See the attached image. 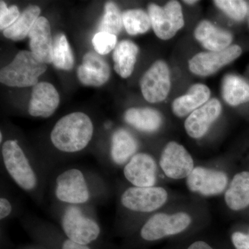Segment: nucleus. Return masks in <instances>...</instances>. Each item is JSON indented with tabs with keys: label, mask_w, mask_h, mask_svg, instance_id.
Listing matches in <instances>:
<instances>
[{
	"label": "nucleus",
	"mask_w": 249,
	"mask_h": 249,
	"mask_svg": "<svg viewBox=\"0 0 249 249\" xmlns=\"http://www.w3.org/2000/svg\"><path fill=\"white\" fill-rule=\"evenodd\" d=\"M93 132V124L89 116L85 113L73 112L56 123L51 133V140L60 151L76 152L89 144Z\"/></svg>",
	"instance_id": "nucleus-1"
},
{
	"label": "nucleus",
	"mask_w": 249,
	"mask_h": 249,
	"mask_svg": "<svg viewBox=\"0 0 249 249\" xmlns=\"http://www.w3.org/2000/svg\"><path fill=\"white\" fill-rule=\"evenodd\" d=\"M47 70V64L32 52L21 51L11 63L1 69L0 82L11 88L34 87L38 83L39 77Z\"/></svg>",
	"instance_id": "nucleus-2"
},
{
	"label": "nucleus",
	"mask_w": 249,
	"mask_h": 249,
	"mask_svg": "<svg viewBox=\"0 0 249 249\" xmlns=\"http://www.w3.org/2000/svg\"><path fill=\"white\" fill-rule=\"evenodd\" d=\"M3 160L8 173L18 186L30 191L37 184V178L24 152L16 141L3 144Z\"/></svg>",
	"instance_id": "nucleus-3"
},
{
	"label": "nucleus",
	"mask_w": 249,
	"mask_h": 249,
	"mask_svg": "<svg viewBox=\"0 0 249 249\" xmlns=\"http://www.w3.org/2000/svg\"><path fill=\"white\" fill-rule=\"evenodd\" d=\"M148 15L156 35L161 40H169L184 25L181 6L178 1H170L163 7L151 4Z\"/></svg>",
	"instance_id": "nucleus-4"
},
{
	"label": "nucleus",
	"mask_w": 249,
	"mask_h": 249,
	"mask_svg": "<svg viewBox=\"0 0 249 249\" xmlns=\"http://www.w3.org/2000/svg\"><path fill=\"white\" fill-rule=\"evenodd\" d=\"M192 219L186 213H178L169 215L158 213L150 217L141 231V236L146 241H156L177 235L186 230Z\"/></svg>",
	"instance_id": "nucleus-5"
},
{
	"label": "nucleus",
	"mask_w": 249,
	"mask_h": 249,
	"mask_svg": "<svg viewBox=\"0 0 249 249\" xmlns=\"http://www.w3.org/2000/svg\"><path fill=\"white\" fill-rule=\"evenodd\" d=\"M62 227L69 240L83 245L96 240L101 232L97 223L76 207L66 210L62 217Z\"/></svg>",
	"instance_id": "nucleus-6"
},
{
	"label": "nucleus",
	"mask_w": 249,
	"mask_h": 249,
	"mask_svg": "<svg viewBox=\"0 0 249 249\" xmlns=\"http://www.w3.org/2000/svg\"><path fill=\"white\" fill-rule=\"evenodd\" d=\"M168 193L160 187H131L121 196L126 209L141 213H150L166 202Z\"/></svg>",
	"instance_id": "nucleus-7"
},
{
	"label": "nucleus",
	"mask_w": 249,
	"mask_h": 249,
	"mask_svg": "<svg viewBox=\"0 0 249 249\" xmlns=\"http://www.w3.org/2000/svg\"><path fill=\"white\" fill-rule=\"evenodd\" d=\"M142 96L149 103L164 101L170 92L171 82L169 68L163 60H157L142 76L140 81Z\"/></svg>",
	"instance_id": "nucleus-8"
},
{
	"label": "nucleus",
	"mask_w": 249,
	"mask_h": 249,
	"mask_svg": "<svg viewBox=\"0 0 249 249\" xmlns=\"http://www.w3.org/2000/svg\"><path fill=\"white\" fill-rule=\"evenodd\" d=\"M160 163L165 175L174 179L188 178L195 168L191 155L183 145L174 142L163 149Z\"/></svg>",
	"instance_id": "nucleus-9"
},
{
	"label": "nucleus",
	"mask_w": 249,
	"mask_h": 249,
	"mask_svg": "<svg viewBox=\"0 0 249 249\" xmlns=\"http://www.w3.org/2000/svg\"><path fill=\"white\" fill-rule=\"evenodd\" d=\"M242 53L240 46L232 45L221 52H202L189 60V69L195 74L207 76L235 60Z\"/></svg>",
	"instance_id": "nucleus-10"
},
{
	"label": "nucleus",
	"mask_w": 249,
	"mask_h": 249,
	"mask_svg": "<svg viewBox=\"0 0 249 249\" xmlns=\"http://www.w3.org/2000/svg\"><path fill=\"white\" fill-rule=\"evenodd\" d=\"M55 195L59 200L70 204H84L89 199V193L84 175L79 170L71 169L59 175Z\"/></svg>",
	"instance_id": "nucleus-11"
},
{
	"label": "nucleus",
	"mask_w": 249,
	"mask_h": 249,
	"mask_svg": "<svg viewBox=\"0 0 249 249\" xmlns=\"http://www.w3.org/2000/svg\"><path fill=\"white\" fill-rule=\"evenodd\" d=\"M229 178L227 174L219 170L196 167L187 178L190 191L204 196L221 194L226 189Z\"/></svg>",
	"instance_id": "nucleus-12"
},
{
	"label": "nucleus",
	"mask_w": 249,
	"mask_h": 249,
	"mask_svg": "<svg viewBox=\"0 0 249 249\" xmlns=\"http://www.w3.org/2000/svg\"><path fill=\"white\" fill-rule=\"evenodd\" d=\"M124 175L136 187H152L157 181V163L150 155L137 154L124 167Z\"/></svg>",
	"instance_id": "nucleus-13"
},
{
	"label": "nucleus",
	"mask_w": 249,
	"mask_h": 249,
	"mask_svg": "<svg viewBox=\"0 0 249 249\" xmlns=\"http://www.w3.org/2000/svg\"><path fill=\"white\" fill-rule=\"evenodd\" d=\"M222 111L221 103L216 98L192 112L185 121V129L192 138L199 139L208 132Z\"/></svg>",
	"instance_id": "nucleus-14"
},
{
	"label": "nucleus",
	"mask_w": 249,
	"mask_h": 249,
	"mask_svg": "<svg viewBox=\"0 0 249 249\" xmlns=\"http://www.w3.org/2000/svg\"><path fill=\"white\" fill-rule=\"evenodd\" d=\"M77 76L82 84L87 86H102L109 79L110 68L99 54L90 52L83 56V63L77 70Z\"/></svg>",
	"instance_id": "nucleus-15"
},
{
	"label": "nucleus",
	"mask_w": 249,
	"mask_h": 249,
	"mask_svg": "<svg viewBox=\"0 0 249 249\" xmlns=\"http://www.w3.org/2000/svg\"><path fill=\"white\" fill-rule=\"evenodd\" d=\"M60 104V96L55 87L47 82L37 83L33 88L29 112L35 117L48 118Z\"/></svg>",
	"instance_id": "nucleus-16"
},
{
	"label": "nucleus",
	"mask_w": 249,
	"mask_h": 249,
	"mask_svg": "<svg viewBox=\"0 0 249 249\" xmlns=\"http://www.w3.org/2000/svg\"><path fill=\"white\" fill-rule=\"evenodd\" d=\"M28 37L31 52L45 64L52 62L53 42L48 19L40 17L31 28Z\"/></svg>",
	"instance_id": "nucleus-17"
},
{
	"label": "nucleus",
	"mask_w": 249,
	"mask_h": 249,
	"mask_svg": "<svg viewBox=\"0 0 249 249\" xmlns=\"http://www.w3.org/2000/svg\"><path fill=\"white\" fill-rule=\"evenodd\" d=\"M195 37L204 48L211 52L224 50L230 47L232 40L231 33L216 27L207 20L198 24L195 31Z\"/></svg>",
	"instance_id": "nucleus-18"
},
{
	"label": "nucleus",
	"mask_w": 249,
	"mask_h": 249,
	"mask_svg": "<svg viewBox=\"0 0 249 249\" xmlns=\"http://www.w3.org/2000/svg\"><path fill=\"white\" fill-rule=\"evenodd\" d=\"M211 91L206 85H193L186 95L174 101L173 111L175 115L183 117L204 106L209 101Z\"/></svg>",
	"instance_id": "nucleus-19"
},
{
	"label": "nucleus",
	"mask_w": 249,
	"mask_h": 249,
	"mask_svg": "<svg viewBox=\"0 0 249 249\" xmlns=\"http://www.w3.org/2000/svg\"><path fill=\"white\" fill-rule=\"evenodd\" d=\"M225 201L229 209L237 211L249 206V172L235 175L225 193Z\"/></svg>",
	"instance_id": "nucleus-20"
},
{
	"label": "nucleus",
	"mask_w": 249,
	"mask_h": 249,
	"mask_svg": "<svg viewBox=\"0 0 249 249\" xmlns=\"http://www.w3.org/2000/svg\"><path fill=\"white\" fill-rule=\"evenodd\" d=\"M138 53L139 47L132 41L123 40L118 44L112 56L114 70L119 76L127 78L132 75Z\"/></svg>",
	"instance_id": "nucleus-21"
},
{
	"label": "nucleus",
	"mask_w": 249,
	"mask_h": 249,
	"mask_svg": "<svg viewBox=\"0 0 249 249\" xmlns=\"http://www.w3.org/2000/svg\"><path fill=\"white\" fill-rule=\"evenodd\" d=\"M124 118L127 124L142 132H156L162 124L160 113L150 108H131L125 111Z\"/></svg>",
	"instance_id": "nucleus-22"
},
{
	"label": "nucleus",
	"mask_w": 249,
	"mask_h": 249,
	"mask_svg": "<svg viewBox=\"0 0 249 249\" xmlns=\"http://www.w3.org/2000/svg\"><path fill=\"white\" fill-rule=\"evenodd\" d=\"M138 148L137 140L124 129H119L111 138V158L116 164L122 165L134 155Z\"/></svg>",
	"instance_id": "nucleus-23"
},
{
	"label": "nucleus",
	"mask_w": 249,
	"mask_h": 249,
	"mask_svg": "<svg viewBox=\"0 0 249 249\" xmlns=\"http://www.w3.org/2000/svg\"><path fill=\"white\" fill-rule=\"evenodd\" d=\"M41 12L40 8L36 5H31L23 11L19 18L7 29L3 31L6 38L14 41L22 40L25 38L31 28L38 19Z\"/></svg>",
	"instance_id": "nucleus-24"
},
{
	"label": "nucleus",
	"mask_w": 249,
	"mask_h": 249,
	"mask_svg": "<svg viewBox=\"0 0 249 249\" xmlns=\"http://www.w3.org/2000/svg\"><path fill=\"white\" fill-rule=\"evenodd\" d=\"M222 95L232 106L249 102V84L240 77L229 75L223 80Z\"/></svg>",
	"instance_id": "nucleus-25"
},
{
	"label": "nucleus",
	"mask_w": 249,
	"mask_h": 249,
	"mask_svg": "<svg viewBox=\"0 0 249 249\" xmlns=\"http://www.w3.org/2000/svg\"><path fill=\"white\" fill-rule=\"evenodd\" d=\"M52 62L56 68L65 71L74 66V56L65 34H59L54 39Z\"/></svg>",
	"instance_id": "nucleus-26"
},
{
	"label": "nucleus",
	"mask_w": 249,
	"mask_h": 249,
	"mask_svg": "<svg viewBox=\"0 0 249 249\" xmlns=\"http://www.w3.org/2000/svg\"><path fill=\"white\" fill-rule=\"evenodd\" d=\"M125 30L131 36L145 34L151 27L150 16L142 9H129L123 14Z\"/></svg>",
	"instance_id": "nucleus-27"
},
{
	"label": "nucleus",
	"mask_w": 249,
	"mask_h": 249,
	"mask_svg": "<svg viewBox=\"0 0 249 249\" xmlns=\"http://www.w3.org/2000/svg\"><path fill=\"white\" fill-rule=\"evenodd\" d=\"M123 14L117 5L112 1H108L105 6L104 15L98 26L99 32H106L117 36L122 29Z\"/></svg>",
	"instance_id": "nucleus-28"
},
{
	"label": "nucleus",
	"mask_w": 249,
	"mask_h": 249,
	"mask_svg": "<svg viewBox=\"0 0 249 249\" xmlns=\"http://www.w3.org/2000/svg\"><path fill=\"white\" fill-rule=\"evenodd\" d=\"M214 4L235 20H242L248 12L245 1L242 0H216Z\"/></svg>",
	"instance_id": "nucleus-29"
},
{
	"label": "nucleus",
	"mask_w": 249,
	"mask_h": 249,
	"mask_svg": "<svg viewBox=\"0 0 249 249\" xmlns=\"http://www.w3.org/2000/svg\"><path fill=\"white\" fill-rule=\"evenodd\" d=\"M117 37L113 34L106 32H98L92 39V45L96 53L106 55L116 48Z\"/></svg>",
	"instance_id": "nucleus-30"
},
{
	"label": "nucleus",
	"mask_w": 249,
	"mask_h": 249,
	"mask_svg": "<svg viewBox=\"0 0 249 249\" xmlns=\"http://www.w3.org/2000/svg\"><path fill=\"white\" fill-rule=\"evenodd\" d=\"M19 11L17 6L7 7L4 1H0V29L4 31L7 29L19 18Z\"/></svg>",
	"instance_id": "nucleus-31"
},
{
	"label": "nucleus",
	"mask_w": 249,
	"mask_h": 249,
	"mask_svg": "<svg viewBox=\"0 0 249 249\" xmlns=\"http://www.w3.org/2000/svg\"><path fill=\"white\" fill-rule=\"evenodd\" d=\"M232 245L236 249H249V232H235L231 236Z\"/></svg>",
	"instance_id": "nucleus-32"
},
{
	"label": "nucleus",
	"mask_w": 249,
	"mask_h": 249,
	"mask_svg": "<svg viewBox=\"0 0 249 249\" xmlns=\"http://www.w3.org/2000/svg\"><path fill=\"white\" fill-rule=\"evenodd\" d=\"M12 211V207L9 201L5 198L0 199V218L1 219L9 216Z\"/></svg>",
	"instance_id": "nucleus-33"
},
{
	"label": "nucleus",
	"mask_w": 249,
	"mask_h": 249,
	"mask_svg": "<svg viewBox=\"0 0 249 249\" xmlns=\"http://www.w3.org/2000/svg\"><path fill=\"white\" fill-rule=\"evenodd\" d=\"M62 249H90L87 245H80L73 241L67 240L63 243Z\"/></svg>",
	"instance_id": "nucleus-34"
},
{
	"label": "nucleus",
	"mask_w": 249,
	"mask_h": 249,
	"mask_svg": "<svg viewBox=\"0 0 249 249\" xmlns=\"http://www.w3.org/2000/svg\"><path fill=\"white\" fill-rule=\"evenodd\" d=\"M187 249H214L204 241H196L192 243Z\"/></svg>",
	"instance_id": "nucleus-35"
},
{
	"label": "nucleus",
	"mask_w": 249,
	"mask_h": 249,
	"mask_svg": "<svg viewBox=\"0 0 249 249\" xmlns=\"http://www.w3.org/2000/svg\"><path fill=\"white\" fill-rule=\"evenodd\" d=\"M196 1H196V0H194V1H193V0H192V1H188V0H187V1H184V2L188 4H194L196 2Z\"/></svg>",
	"instance_id": "nucleus-36"
},
{
	"label": "nucleus",
	"mask_w": 249,
	"mask_h": 249,
	"mask_svg": "<svg viewBox=\"0 0 249 249\" xmlns=\"http://www.w3.org/2000/svg\"><path fill=\"white\" fill-rule=\"evenodd\" d=\"M0 139H1V140H0V142H2V134H0Z\"/></svg>",
	"instance_id": "nucleus-37"
}]
</instances>
